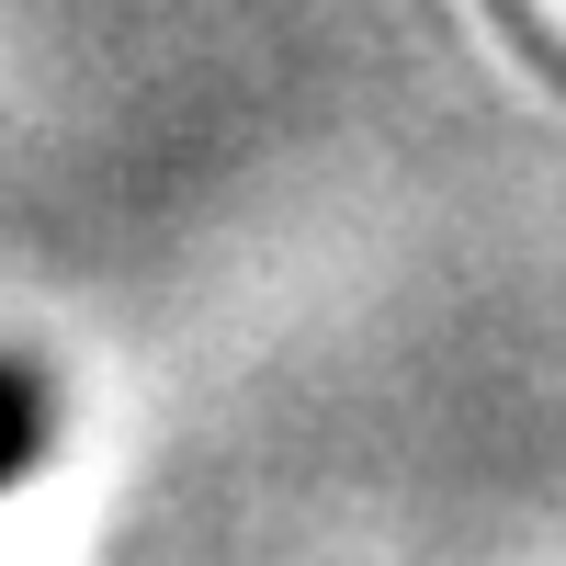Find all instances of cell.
Listing matches in <instances>:
<instances>
[{
	"mask_svg": "<svg viewBox=\"0 0 566 566\" xmlns=\"http://www.w3.org/2000/svg\"><path fill=\"white\" fill-rule=\"evenodd\" d=\"M34 442H45V386L0 363V488H12L23 464H34Z\"/></svg>",
	"mask_w": 566,
	"mask_h": 566,
	"instance_id": "6da1fadb",
	"label": "cell"
}]
</instances>
